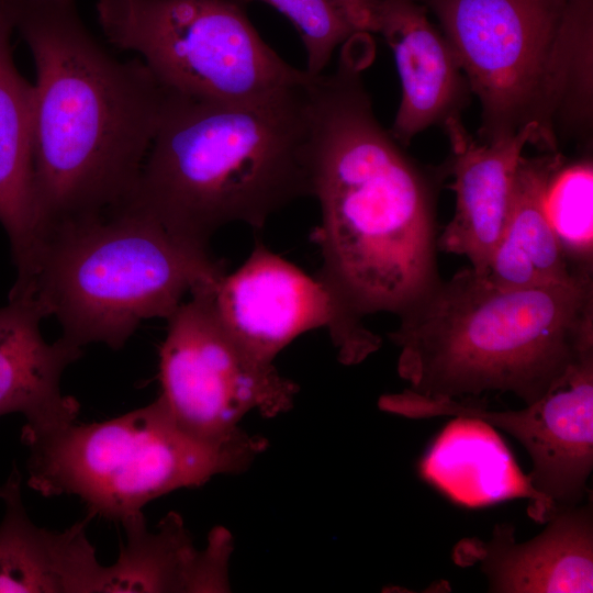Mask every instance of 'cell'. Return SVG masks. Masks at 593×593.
Here are the masks:
<instances>
[{"label":"cell","mask_w":593,"mask_h":593,"mask_svg":"<svg viewBox=\"0 0 593 593\" xmlns=\"http://www.w3.org/2000/svg\"><path fill=\"white\" fill-rule=\"evenodd\" d=\"M36 70L33 160L44 234L123 205L156 133L166 91L142 58L119 61L77 0H5Z\"/></svg>","instance_id":"obj_2"},{"label":"cell","mask_w":593,"mask_h":593,"mask_svg":"<svg viewBox=\"0 0 593 593\" xmlns=\"http://www.w3.org/2000/svg\"><path fill=\"white\" fill-rule=\"evenodd\" d=\"M561 155L519 159L504 234L486 272L499 288L567 284L592 273L573 269L547 214L546 191Z\"/></svg>","instance_id":"obj_20"},{"label":"cell","mask_w":593,"mask_h":593,"mask_svg":"<svg viewBox=\"0 0 593 593\" xmlns=\"http://www.w3.org/2000/svg\"><path fill=\"white\" fill-rule=\"evenodd\" d=\"M215 287L192 292L167 318L157 399L182 429L221 443L244 432L238 424L253 411L288 412L299 387L226 328L213 303Z\"/></svg>","instance_id":"obj_9"},{"label":"cell","mask_w":593,"mask_h":593,"mask_svg":"<svg viewBox=\"0 0 593 593\" xmlns=\"http://www.w3.org/2000/svg\"><path fill=\"white\" fill-rule=\"evenodd\" d=\"M126 544L108 567L107 592H226L231 537L215 529L204 550H197L183 522L169 513L157 532L146 528L143 513L122 523Z\"/></svg>","instance_id":"obj_19"},{"label":"cell","mask_w":593,"mask_h":593,"mask_svg":"<svg viewBox=\"0 0 593 593\" xmlns=\"http://www.w3.org/2000/svg\"><path fill=\"white\" fill-rule=\"evenodd\" d=\"M451 148L450 188L455 212L437 238V248L466 257L478 273L486 275L507 222L514 178L523 150L534 145L532 128L514 136L483 142L460 116L443 124Z\"/></svg>","instance_id":"obj_13"},{"label":"cell","mask_w":593,"mask_h":593,"mask_svg":"<svg viewBox=\"0 0 593 593\" xmlns=\"http://www.w3.org/2000/svg\"><path fill=\"white\" fill-rule=\"evenodd\" d=\"M379 407L413 419L477 418L515 438L532 459L527 474L549 519L582 504L593 468V359L562 384L519 410H491L474 400L427 399L407 388L384 394Z\"/></svg>","instance_id":"obj_10"},{"label":"cell","mask_w":593,"mask_h":593,"mask_svg":"<svg viewBox=\"0 0 593 593\" xmlns=\"http://www.w3.org/2000/svg\"><path fill=\"white\" fill-rule=\"evenodd\" d=\"M439 22L481 104L478 138L526 128L560 152L593 127V0H416Z\"/></svg>","instance_id":"obj_5"},{"label":"cell","mask_w":593,"mask_h":593,"mask_svg":"<svg viewBox=\"0 0 593 593\" xmlns=\"http://www.w3.org/2000/svg\"><path fill=\"white\" fill-rule=\"evenodd\" d=\"M421 477L450 501L481 507L513 499L529 501L527 514L549 521L542 497L532 488L495 428L477 418L456 416L419 461Z\"/></svg>","instance_id":"obj_18"},{"label":"cell","mask_w":593,"mask_h":593,"mask_svg":"<svg viewBox=\"0 0 593 593\" xmlns=\"http://www.w3.org/2000/svg\"><path fill=\"white\" fill-rule=\"evenodd\" d=\"M0 593L107 592L108 567L97 560L86 530L90 516L57 532L36 526L22 500L14 468L0 485Z\"/></svg>","instance_id":"obj_15"},{"label":"cell","mask_w":593,"mask_h":593,"mask_svg":"<svg viewBox=\"0 0 593 593\" xmlns=\"http://www.w3.org/2000/svg\"><path fill=\"white\" fill-rule=\"evenodd\" d=\"M389 333L398 373L427 399L512 393L525 405L593 359V279L502 289L470 266L437 280Z\"/></svg>","instance_id":"obj_3"},{"label":"cell","mask_w":593,"mask_h":593,"mask_svg":"<svg viewBox=\"0 0 593 593\" xmlns=\"http://www.w3.org/2000/svg\"><path fill=\"white\" fill-rule=\"evenodd\" d=\"M22 441L30 488L44 496L77 495L90 517L121 524L158 496L246 470L266 448L246 432L221 443L200 439L158 399L101 423L22 430Z\"/></svg>","instance_id":"obj_7"},{"label":"cell","mask_w":593,"mask_h":593,"mask_svg":"<svg viewBox=\"0 0 593 593\" xmlns=\"http://www.w3.org/2000/svg\"><path fill=\"white\" fill-rule=\"evenodd\" d=\"M376 33L390 46L402 98L391 135L409 145L425 128L460 116L470 88L458 58L416 0H377Z\"/></svg>","instance_id":"obj_14"},{"label":"cell","mask_w":593,"mask_h":593,"mask_svg":"<svg viewBox=\"0 0 593 593\" xmlns=\"http://www.w3.org/2000/svg\"><path fill=\"white\" fill-rule=\"evenodd\" d=\"M213 303L226 328L256 357L273 362L300 335L325 327L339 361L358 365L382 344L362 321L344 314L317 278L256 244L245 262L224 275Z\"/></svg>","instance_id":"obj_11"},{"label":"cell","mask_w":593,"mask_h":593,"mask_svg":"<svg viewBox=\"0 0 593 593\" xmlns=\"http://www.w3.org/2000/svg\"><path fill=\"white\" fill-rule=\"evenodd\" d=\"M357 32H376L377 0H337Z\"/></svg>","instance_id":"obj_23"},{"label":"cell","mask_w":593,"mask_h":593,"mask_svg":"<svg viewBox=\"0 0 593 593\" xmlns=\"http://www.w3.org/2000/svg\"><path fill=\"white\" fill-rule=\"evenodd\" d=\"M243 5L261 1L278 10L296 29L307 55L306 71L323 74L335 49L357 33L337 0H237Z\"/></svg>","instance_id":"obj_22"},{"label":"cell","mask_w":593,"mask_h":593,"mask_svg":"<svg viewBox=\"0 0 593 593\" xmlns=\"http://www.w3.org/2000/svg\"><path fill=\"white\" fill-rule=\"evenodd\" d=\"M593 163L561 155L546 191L551 225L574 270L592 271Z\"/></svg>","instance_id":"obj_21"},{"label":"cell","mask_w":593,"mask_h":593,"mask_svg":"<svg viewBox=\"0 0 593 593\" xmlns=\"http://www.w3.org/2000/svg\"><path fill=\"white\" fill-rule=\"evenodd\" d=\"M534 538L517 542L514 527L499 524L489 541L462 538L452 559L460 567L478 566L489 592L591 593L593 591L592 502L551 517Z\"/></svg>","instance_id":"obj_12"},{"label":"cell","mask_w":593,"mask_h":593,"mask_svg":"<svg viewBox=\"0 0 593 593\" xmlns=\"http://www.w3.org/2000/svg\"><path fill=\"white\" fill-rule=\"evenodd\" d=\"M96 9L109 43L136 52L168 92L247 101L309 78L264 42L237 0H98Z\"/></svg>","instance_id":"obj_8"},{"label":"cell","mask_w":593,"mask_h":593,"mask_svg":"<svg viewBox=\"0 0 593 593\" xmlns=\"http://www.w3.org/2000/svg\"><path fill=\"white\" fill-rule=\"evenodd\" d=\"M43 318L29 299H8L0 306V416L23 414L25 432L74 423L79 412L77 400L61 393L60 379L82 347L63 336L47 343L40 328Z\"/></svg>","instance_id":"obj_16"},{"label":"cell","mask_w":593,"mask_h":593,"mask_svg":"<svg viewBox=\"0 0 593 593\" xmlns=\"http://www.w3.org/2000/svg\"><path fill=\"white\" fill-rule=\"evenodd\" d=\"M344 48L307 83L310 195L317 199V279L347 316L401 314L439 276L432 183L377 120L361 71Z\"/></svg>","instance_id":"obj_1"},{"label":"cell","mask_w":593,"mask_h":593,"mask_svg":"<svg viewBox=\"0 0 593 593\" xmlns=\"http://www.w3.org/2000/svg\"><path fill=\"white\" fill-rule=\"evenodd\" d=\"M310 76L247 101L203 100L165 90L156 133L124 204L204 249L226 224L262 228L272 213L310 195Z\"/></svg>","instance_id":"obj_4"},{"label":"cell","mask_w":593,"mask_h":593,"mask_svg":"<svg viewBox=\"0 0 593 593\" xmlns=\"http://www.w3.org/2000/svg\"><path fill=\"white\" fill-rule=\"evenodd\" d=\"M225 275L209 249L130 204L47 232L33 273L9 299H29L82 347L121 349L148 318H168L186 294Z\"/></svg>","instance_id":"obj_6"},{"label":"cell","mask_w":593,"mask_h":593,"mask_svg":"<svg viewBox=\"0 0 593 593\" xmlns=\"http://www.w3.org/2000/svg\"><path fill=\"white\" fill-rule=\"evenodd\" d=\"M13 19L0 0V223L10 240L14 283L27 281L44 242L33 160L34 88L18 70L11 46Z\"/></svg>","instance_id":"obj_17"}]
</instances>
